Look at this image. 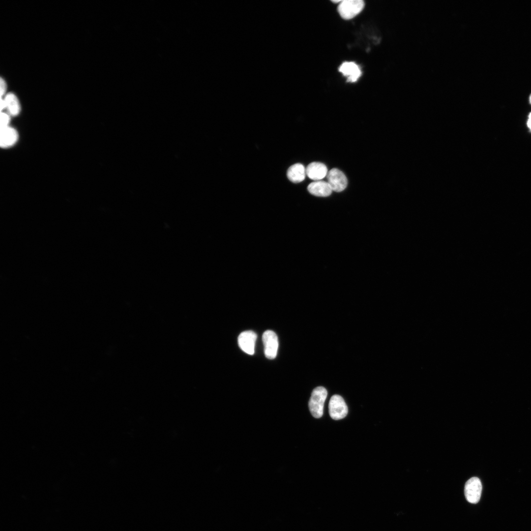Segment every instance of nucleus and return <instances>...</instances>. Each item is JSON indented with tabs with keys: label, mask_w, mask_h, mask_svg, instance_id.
I'll list each match as a JSON object with an SVG mask.
<instances>
[{
	"label": "nucleus",
	"mask_w": 531,
	"mask_h": 531,
	"mask_svg": "<svg viewBox=\"0 0 531 531\" xmlns=\"http://www.w3.org/2000/svg\"><path fill=\"white\" fill-rule=\"evenodd\" d=\"M327 395L326 389L323 386H318L313 389L308 406L311 414L315 418H319L322 416Z\"/></svg>",
	"instance_id": "nucleus-1"
},
{
	"label": "nucleus",
	"mask_w": 531,
	"mask_h": 531,
	"mask_svg": "<svg viewBox=\"0 0 531 531\" xmlns=\"http://www.w3.org/2000/svg\"><path fill=\"white\" fill-rule=\"evenodd\" d=\"M364 6L362 0H343L339 3L338 11L342 18L349 20L359 14Z\"/></svg>",
	"instance_id": "nucleus-2"
},
{
	"label": "nucleus",
	"mask_w": 531,
	"mask_h": 531,
	"mask_svg": "<svg viewBox=\"0 0 531 531\" xmlns=\"http://www.w3.org/2000/svg\"><path fill=\"white\" fill-rule=\"evenodd\" d=\"M328 411L330 417L337 420L346 417L348 409L343 398L341 396L335 394L333 395L329 400Z\"/></svg>",
	"instance_id": "nucleus-3"
},
{
	"label": "nucleus",
	"mask_w": 531,
	"mask_h": 531,
	"mask_svg": "<svg viewBox=\"0 0 531 531\" xmlns=\"http://www.w3.org/2000/svg\"><path fill=\"white\" fill-rule=\"evenodd\" d=\"M482 488L481 482L478 477H472L469 479L466 482L464 489L467 501L472 503H477L481 497Z\"/></svg>",
	"instance_id": "nucleus-4"
},
{
	"label": "nucleus",
	"mask_w": 531,
	"mask_h": 531,
	"mask_svg": "<svg viewBox=\"0 0 531 531\" xmlns=\"http://www.w3.org/2000/svg\"><path fill=\"white\" fill-rule=\"evenodd\" d=\"M262 340L266 357L270 359L274 358L276 356L278 348L277 335L274 331L267 330L263 333Z\"/></svg>",
	"instance_id": "nucleus-5"
},
{
	"label": "nucleus",
	"mask_w": 531,
	"mask_h": 531,
	"mask_svg": "<svg viewBox=\"0 0 531 531\" xmlns=\"http://www.w3.org/2000/svg\"><path fill=\"white\" fill-rule=\"evenodd\" d=\"M327 182L332 191L340 192L347 187L348 180L345 174L340 170L333 168L328 172L326 175Z\"/></svg>",
	"instance_id": "nucleus-6"
},
{
	"label": "nucleus",
	"mask_w": 531,
	"mask_h": 531,
	"mask_svg": "<svg viewBox=\"0 0 531 531\" xmlns=\"http://www.w3.org/2000/svg\"><path fill=\"white\" fill-rule=\"evenodd\" d=\"M256 339L257 334L254 331L251 330L243 331L238 337L239 347L245 353L252 355L255 352Z\"/></svg>",
	"instance_id": "nucleus-7"
},
{
	"label": "nucleus",
	"mask_w": 531,
	"mask_h": 531,
	"mask_svg": "<svg viewBox=\"0 0 531 531\" xmlns=\"http://www.w3.org/2000/svg\"><path fill=\"white\" fill-rule=\"evenodd\" d=\"M19 137L17 130L10 126L0 128V147L7 148L13 147L18 142Z\"/></svg>",
	"instance_id": "nucleus-8"
},
{
	"label": "nucleus",
	"mask_w": 531,
	"mask_h": 531,
	"mask_svg": "<svg viewBox=\"0 0 531 531\" xmlns=\"http://www.w3.org/2000/svg\"><path fill=\"white\" fill-rule=\"evenodd\" d=\"M326 166L321 162H314L310 163L306 169V174L310 179L321 180L327 174Z\"/></svg>",
	"instance_id": "nucleus-9"
},
{
	"label": "nucleus",
	"mask_w": 531,
	"mask_h": 531,
	"mask_svg": "<svg viewBox=\"0 0 531 531\" xmlns=\"http://www.w3.org/2000/svg\"><path fill=\"white\" fill-rule=\"evenodd\" d=\"M339 72L347 77V81L354 82L361 75L358 66L354 62H344L339 67Z\"/></svg>",
	"instance_id": "nucleus-10"
},
{
	"label": "nucleus",
	"mask_w": 531,
	"mask_h": 531,
	"mask_svg": "<svg viewBox=\"0 0 531 531\" xmlns=\"http://www.w3.org/2000/svg\"><path fill=\"white\" fill-rule=\"evenodd\" d=\"M307 189L311 194L317 197H327L330 195L332 192L328 183L321 180L310 183Z\"/></svg>",
	"instance_id": "nucleus-11"
},
{
	"label": "nucleus",
	"mask_w": 531,
	"mask_h": 531,
	"mask_svg": "<svg viewBox=\"0 0 531 531\" xmlns=\"http://www.w3.org/2000/svg\"><path fill=\"white\" fill-rule=\"evenodd\" d=\"M7 113L12 117L19 115L21 110V105L17 96L13 92L7 93L3 97Z\"/></svg>",
	"instance_id": "nucleus-12"
},
{
	"label": "nucleus",
	"mask_w": 531,
	"mask_h": 531,
	"mask_svg": "<svg viewBox=\"0 0 531 531\" xmlns=\"http://www.w3.org/2000/svg\"><path fill=\"white\" fill-rule=\"evenodd\" d=\"M306 175V169L300 163H296L291 166L287 173L288 179L294 183H298L303 181L305 179Z\"/></svg>",
	"instance_id": "nucleus-13"
},
{
	"label": "nucleus",
	"mask_w": 531,
	"mask_h": 531,
	"mask_svg": "<svg viewBox=\"0 0 531 531\" xmlns=\"http://www.w3.org/2000/svg\"><path fill=\"white\" fill-rule=\"evenodd\" d=\"M11 120V116L7 113L1 112L0 114V128L9 126Z\"/></svg>",
	"instance_id": "nucleus-14"
},
{
	"label": "nucleus",
	"mask_w": 531,
	"mask_h": 531,
	"mask_svg": "<svg viewBox=\"0 0 531 531\" xmlns=\"http://www.w3.org/2000/svg\"><path fill=\"white\" fill-rule=\"evenodd\" d=\"M6 82L3 78L1 77L0 79V94L1 97H3L6 95Z\"/></svg>",
	"instance_id": "nucleus-15"
},
{
	"label": "nucleus",
	"mask_w": 531,
	"mask_h": 531,
	"mask_svg": "<svg viewBox=\"0 0 531 531\" xmlns=\"http://www.w3.org/2000/svg\"><path fill=\"white\" fill-rule=\"evenodd\" d=\"M0 105L1 111L2 112L3 110H5L6 105H5V103L4 100L2 97H1V98H0Z\"/></svg>",
	"instance_id": "nucleus-16"
},
{
	"label": "nucleus",
	"mask_w": 531,
	"mask_h": 531,
	"mask_svg": "<svg viewBox=\"0 0 531 531\" xmlns=\"http://www.w3.org/2000/svg\"><path fill=\"white\" fill-rule=\"evenodd\" d=\"M527 124L528 128L531 131V113H530L528 116Z\"/></svg>",
	"instance_id": "nucleus-17"
},
{
	"label": "nucleus",
	"mask_w": 531,
	"mask_h": 531,
	"mask_svg": "<svg viewBox=\"0 0 531 531\" xmlns=\"http://www.w3.org/2000/svg\"><path fill=\"white\" fill-rule=\"evenodd\" d=\"M342 0H332V1L334 3L339 2L340 3Z\"/></svg>",
	"instance_id": "nucleus-18"
},
{
	"label": "nucleus",
	"mask_w": 531,
	"mask_h": 531,
	"mask_svg": "<svg viewBox=\"0 0 531 531\" xmlns=\"http://www.w3.org/2000/svg\"><path fill=\"white\" fill-rule=\"evenodd\" d=\"M529 101H530V103L531 104V95L530 96V98H529Z\"/></svg>",
	"instance_id": "nucleus-19"
}]
</instances>
